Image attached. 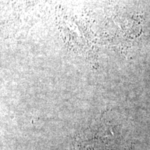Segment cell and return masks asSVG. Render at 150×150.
Listing matches in <instances>:
<instances>
[{"label": "cell", "instance_id": "6da1fadb", "mask_svg": "<svg viewBox=\"0 0 150 150\" xmlns=\"http://www.w3.org/2000/svg\"><path fill=\"white\" fill-rule=\"evenodd\" d=\"M91 124L76 138L79 150H113L115 134L108 122Z\"/></svg>", "mask_w": 150, "mask_h": 150}]
</instances>
